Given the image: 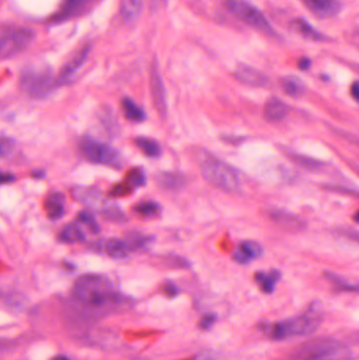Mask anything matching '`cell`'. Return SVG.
Masks as SVG:
<instances>
[{
	"instance_id": "obj_1",
	"label": "cell",
	"mask_w": 359,
	"mask_h": 360,
	"mask_svg": "<svg viewBox=\"0 0 359 360\" xmlns=\"http://www.w3.org/2000/svg\"><path fill=\"white\" fill-rule=\"evenodd\" d=\"M72 298L88 310H109L120 303V295L110 279L98 274L80 276L72 288Z\"/></svg>"
},
{
	"instance_id": "obj_2",
	"label": "cell",
	"mask_w": 359,
	"mask_h": 360,
	"mask_svg": "<svg viewBox=\"0 0 359 360\" xmlns=\"http://www.w3.org/2000/svg\"><path fill=\"white\" fill-rule=\"evenodd\" d=\"M322 321V313L316 303L311 305L302 315L274 323H262L259 329L274 341H282L294 336H304L315 332Z\"/></svg>"
},
{
	"instance_id": "obj_3",
	"label": "cell",
	"mask_w": 359,
	"mask_h": 360,
	"mask_svg": "<svg viewBox=\"0 0 359 360\" xmlns=\"http://www.w3.org/2000/svg\"><path fill=\"white\" fill-rule=\"evenodd\" d=\"M290 360H353L350 348L333 339H311L298 345Z\"/></svg>"
},
{
	"instance_id": "obj_4",
	"label": "cell",
	"mask_w": 359,
	"mask_h": 360,
	"mask_svg": "<svg viewBox=\"0 0 359 360\" xmlns=\"http://www.w3.org/2000/svg\"><path fill=\"white\" fill-rule=\"evenodd\" d=\"M199 167L205 180L217 189L228 193H236L241 189V179L237 172L212 154H201Z\"/></svg>"
},
{
	"instance_id": "obj_5",
	"label": "cell",
	"mask_w": 359,
	"mask_h": 360,
	"mask_svg": "<svg viewBox=\"0 0 359 360\" xmlns=\"http://www.w3.org/2000/svg\"><path fill=\"white\" fill-rule=\"evenodd\" d=\"M57 86V80H54L51 68L44 64L28 66L20 76V89L31 98H46Z\"/></svg>"
},
{
	"instance_id": "obj_6",
	"label": "cell",
	"mask_w": 359,
	"mask_h": 360,
	"mask_svg": "<svg viewBox=\"0 0 359 360\" xmlns=\"http://www.w3.org/2000/svg\"><path fill=\"white\" fill-rule=\"evenodd\" d=\"M228 11L249 27L261 32L265 35L275 37L276 32L269 20L258 8L246 0H225Z\"/></svg>"
},
{
	"instance_id": "obj_7",
	"label": "cell",
	"mask_w": 359,
	"mask_h": 360,
	"mask_svg": "<svg viewBox=\"0 0 359 360\" xmlns=\"http://www.w3.org/2000/svg\"><path fill=\"white\" fill-rule=\"evenodd\" d=\"M80 150L84 159L91 163L108 165L113 169H122L124 165V159L120 152L91 137H84L80 141Z\"/></svg>"
},
{
	"instance_id": "obj_8",
	"label": "cell",
	"mask_w": 359,
	"mask_h": 360,
	"mask_svg": "<svg viewBox=\"0 0 359 360\" xmlns=\"http://www.w3.org/2000/svg\"><path fill=\"white\" fill-rule=\"evenodd\" d=\"M35 38V32L29 28L15 26V24H3L1 29V57L3 60L14 57L21 53Z\"/></svg>"
},
{
	"instance_id": "obj_9",
	"label": "cell",
	"mask_w": 359,
	"mask_h": 360,
	"mask_svg": "<svg viewBox=\"0 0 359 360\" xmlns=\"http://www.w3.org/2000/svg\"><path fill=\"white\" fill-rule=\"evenodd\" d=\"M150 86L154 108L156 109L157 113L163 118H165L167 112L165 89L156 64H153L152 68H151Z\"/></svg>"
},
{
	"instance_id": "obj_10",
	"label": "cell",
	"mask_w": 359,
	"mask_h": 360,
	"mask_svg": "<svg viewBox=\"0 0 359 360\" xmlns=\"http://www.w3.org/2000/svg\"><path fill=\"white\" fill-rule=\"evenodd\" d=\"M302 5L314 15L320 18H331L342 11L340 0H300Z\"/></svg>"
},
{
	"instance_id": "obj_11",
	"label": "cell",
	"mask_w": 359,
	"mask_h": 360,
	"mask_svg": "<svg viewBox=\"0 0 359 360\" xmlns=\"http://www.w3.org/2000/svg\"><path fill=\"white\" fill-rule=\"evenodd\" d=\"M92 248L95 252L108 255L116 260L125 258L131 252L130 246L127 244L126 240H117V238L100 240V242H95Z\"/></svg>"
},
{
	"instance_id": "obj_12",
	"label": "cell",
	"mask_w": 359,
	"mask_h": 360,
	"mask_svg": "<svg viewBox=\"0 0 359 360\" xmlns=\"http://www.w3.org/2000/svg\"><path fill=\"white\" fill-rule=\"evenodd\" d=\"M234 77L238 82L250 87H265L269 82L264 73L245 64H239L236 66Z\"/></svg>"
},
{
	"instance_id": "obj_13",
	"label": "cell",
	"mask_w": 359,
	"mask_h": 360,
	"mask_svg": "<svg viewBox=\"0 0 359 360\" xmlns=\"http://www.w3.org/2000/svg\"><path fill=\"white\" fill-rule=\"evenodd\" d=\"M72 194L78 201L86 204L88 207L92 208L100 213L109 204V202L102 197V194L98 190L93 189V188L76 187L74 188Z\"/></svg>"
},
{
	"instance_id": "obj_14",
	"label": "cell",
	"mask_w": 359,
	"mask_h": 360,
	"mask_svg": "<svg viewBox=\"0 0 359 360\" xmlns=\"http://www.w3.org/2000/svg\"><path fill=\"white\" fill-rule=\"evenodd\" d=\"M90 52V44H86V46H82V48L78 51L77 53H76L73 57L71 58V60L64 64L57 78L58 86L66 84V82L70 80L71 77L73 76V75L84 66V62L88 60Z\"/></svg>"
},
{
	"instance_id": "obj_15",
	"label": "cell",
	"mask_w": 359,
	"mask_h": 360,
	"mask_svg": "<svg viewBox=\"0 0 359 360\" xmlns=\"http://www.w3.org/2000/svg\"><path fill=\"white\" fill-rule=\"evenodd\" d=\"M269 216L279 228L289 232H300L306 228V222L302 218L282 210H273L270 212Z\"/></svg>"
},
{
	"instance_id": "obj_16",
	"label": "cell",
	"mask_w": 359,
	"mask_h": 360,
	"mask_svg": "<svg viewBox=\"0 0 359 360\" xmlns=\"http://www.w3.org/2000/svg\"><path fill=\"white\" fill-rule=\"evenodd\" d=\"M264 254V249L258 242H241L235 252L233 253V260L241 264H249L252 260H257Z\"/></svg>"
},
{
	"instance_id": "obj_17",
	"label": "cell",
	"mask_w": 359,
	"mask_h": 360,
	"mask_svg": "<svg viewBox=\"0 0 359 360\" xmlns=\"http://www.w3.org/2000/svg\"><path fill=\"white\" fill-rule=\"evenodd\" d=\"M291 28L296 33L300 34L304 39L311 40L314 42H328L329 37L322 32L318 31L310 22L304 18H295L291 21Z\"/></svg>"
},
{
	"instance_id": "obj_18",
	"label": "cell",
	"mask_w": 359,
	"mask_h": 360,
	"mask_svg": "<svg viewBox=\"0 0 359 360\" xmlns=\"http://www.w3.org/2000/svg\"><path fill=\"white\" fill-rule=\"evenodd\" d=\"M44 209L50 219L57 220L64 214V195L60 192H52L44 200Z\"/></svg>"
},
{
	"instance_id": "obj_19",
	"label": "cell",
	"mask_w": 359,
	"mask_h": 360,
	"mask_svg": "<svg viewBox=\"0 0 359 360\" xmlns=\"http://www.w3.org/2000/svg\"><path fill=\"white\" fill-rule=\"evenodd\" d=\"M288 112H289L288 106L284 104V101L275 98V97L269 99L265 106L266 119L272 123L282 120L288 115Z\"/></svg>"
},
{
	"instance_id": "obj_20",
	"label": "cell",
	"mask_w": 359,
	"mask_h": 360,
	"mask_svg": "<svg viewBox=\"0 0 359 360\" xmlns=\"http://www.w3.org/2000/svg\"><path fill=\"white\" fill-rule=\"evenodd\" d=\"M156 183L167 190H178L185 185V177L178 172H160L157 174Z\"/></svg>"
},
{
	"instance_id": "obj_21",
	"label": "cell",
	"mask_w": 359,
	"mask_h": 360,
	"mask_svg": "<svg viewBox=\"0 0 359 360\" xmlns=\"http://www.w3.org/2000/svg\"><path fill=\"white\" fill-rule=\"evenodd\" d=\"M282 274L279 271L272 270L270 272H257L255 274V281L259 285L262 292L272 294L275 290L276 284L279 280Z\"/></svg>"
},
{
	"instance_id": "obj_22",
	"label": "cell",
	"mask_w": 359,
	"mask_h": 360,
	"mask_svg": "<svg viewBox=\"0 0 359 360\" xmlns=\"http://www.w3.org/2000/svg\"><path fill=\"white\" fill-rule=\"evenodd\" d=\"M58 240L64 244H76V242H84L86 236L77 224H70L60 231Z\"/></svg>"
},
{
	"instance_id": "obj_23",
	"label": "cell",
	"mask_w": 359,
	"mask_h": 360,
	"mask_svg": "<svg viewBox=\"0 0 359 360\" xmlns=\"http://www.w3.org/2000/svg\"><path fill=\"white\" fill-rule=\"evenodd\" d=\"M282 90L292 97H298L304 94V84L300 78L295 76H284L280 80Z\"/></svg>"
},
{
	"instance_id": "obj_24",
	"label": "cell",
	"mask_w": 359,
	"mask_h": 360,
	"mask_svg": "<svg viewBox=\"0 0 359 360\" xmlns=\"http://www.w3.org/2000/svg\"><path fill=\"white\" fill-rule=\"evenodd\" d=\"M122 105L125 116H126L129 120L140 123V121H143L145 118H146V115H145L142 109L137 106L136 102L133 101L132 99L126 97V98H124V100H122Z\"/></svg>"
},
{
	"instance_id": "obj_25",
	"label": "cell",
	"mask_w": 359,
	"mask_h": 360,
	"mask_svg": "<svg viewBox=\"0 0 359 360\" xmlns=\"http://www.w3.org/2000/svg\"><path fill=\"white\" fill-rule=\"evenodd\" d=\"M324 277L330 281L335 289L342 292H359V285H352L340 275L333 272H324Z\"/></svg>"
},
{
	"instance_id": "obj_26",
	"label": "cell",
	"mask_w": 359,
	"mask_h": 360,
	"mask_svg": "<svg viewBox=\"0 0 359 360\" xmlns=\"http://www.w3.org/2000/svg\"><path fill=\"white\" fill-rule=\"evenodd\" d=\"M135 143L142 153L146 154L147 156L156 159L160 155V147L153 139L147 138V137H137L135 139Z\"/></svg>"
},
{
	"instance_id": "obj_27",
	"label": "cell",
	"mask_w": 359,
	"mask_h": 360,
	"mask_svg": "<svg viewBox=\"0 0 359 360\" xmlns=\"http://www.w3.org/2000/svg\"><path fill=\"white\" fill-rule=\"evenodd\" d=\"M141 7V0H125L122 8V17L126 21H134L140 14Z\"/></svg>"
},
{
	"instance_id": "obj_28",
	"label": "cell",
	"mask_w": 359,
	"mask_h": 360,
	"mask_svg": "<svg viewBox=\"0 0 359 360\" xmlns=\"http://www.w3.org/2000/svg\"><path fill=\"white\" fill-rule=\"evenodd\" d=\"M126 181L133 188L143 187L146 185V173L140 168H134L127 174Z\"/></svg>"
},
{
	"instance_id": "obj_29",
	"label": "cell",
	"mask_w": 359,
	"mask_h": 360,
	"mask_svg": "<svg viewBox=\"0 0 359 360\" xmlns=\"http://www.w3.org/2000/svg\"><path fill=\"white\" fill-rule=\"evenodd\" d=\"M102 216L106 218L107 220H111V222H125L126 220V215L120 208L115 204H109L104 211L102 212Z\"/></svg>"
},
{
	"instance_id": "obj_30",
	"label": "cell",
	"mask_w": 359,
	"mask_h": 360,
	"mask_svg": "<svg viewBox=\"0 0 359 360\" xmlns=\"http://www.w3.org/2000/svg\"><path fill=\"white\" fill-rule=\"evenodd\" d=\"M133 210L139 215L154 216L160 212V206L154 201H145L136 204Z\"/></svg>"
},
{
	"instance_id": "obj_31",
	"label": "cell",
	"mask_w": 359,
	"mask_h": 360,
	"mask_svg": "<svg viewBox=\"0 0 359 360\" xmlns=\"http://www.w3.org/2000/svg\"><path fill=\"white\" fill-rule=\"evenodd\" d=\"M290 159H293L295 163H297L302 167L306 168V169L315 170L322 167V163H320V161L310 159V157L302 156L300 154L290 153Z\"/></svg>"
},
{
	"instance_id": "obj_32",
	"label": "cell",
	"mask_w": 359,
	"mask_h": 360,
	"mask_svg": "<svg viewBox=\"0 0 359 360\" xmlns=\"http://www.w3.org/2000/svg\"><path fill=\"white\" fill-rule=\"evenodd\" d=\"M78 220L89 226L91 232L94 234L100 233V226L95 219L94 215L88 211H82L78 214Z\"/></svg>"
},
{
	"instance_id": "obj_33",
	"label": "cell",
	"mask_w": 359,
	"mask_h": 360,
	"mask_svg": "<svg viewBox=\"0 0 359 360\" xmlns=\"http://www.w3.org/2000/svg\"><path fill=\"white\" fill-rule=\"evenodd\" d=\"M151 238L147 237V236L141 235L139 233H131L129 234L128 238H127V244L130 246L131 251L133 249H138L142 248V246H146L149 242H150Z\"/></svg>"
},
{
	"instance_id": "obj_34",
	"label": "cell",
	"mask_w": 359,
	"mask_h": 360,
	"mask_svg": "<svg viewBox=\"0 0 359 360\" xmlns=\"http://www.w3.org/2000/svg\"><path fill=\"white\" fill-rule=\"evenodd\" d=\"M84 1L86 0H66L62 16H68L71 15V14L76 13L84 5Z\"/></svg>"
},
{
	"instance_id": "obj_35",
	"label": "cell",
	"mask_w": 359,
	"mask_h": 360,
	"mask_svg": "<svg viewBox=\"0 0 359 360\" xmlns=\"http://www.w3.org/2000/svg\"><path fill=\"white\" fill-rule=\"evenodd\" d=\"M14 147H15V143H14L13 139L5 136V135L1 136V143H0V154H1V156H8L13 151Z\"/></svg>"
},
{
	"instance_id": "obj_36",
	"label": "cell",
	"mask_w": 359,
	"mask_h": 360,
	"mask_svg": "<svg viewBox=\"0 0 359 360\" xmlns=\"http://www.w3.org/2000/svg\"><path fill=\"white\" fill-rule=\"evenodd\" d=\"M132 190V186L129 185L126 181L125 183H118V185L115 186L110 194L111 196H114V197H122V196L129 195Z\"/></svg>"
},
{
	"instance_id": "obj_37",
	"label": "cell",
	"mask_w": 359,
	"mask_h": 360,
	"mask_svg": "<svg viewBox=\"0 0 359 360\" xmlns=\"http://www.w3.org/2000/svg\"><path fill=\"white\" fill-rule=\"evenodd\" d=\"M217 317L215 314H207L201 319L199 321V327L201 330H208L212 327V325L217 321Z\"/></svg>"
},
{
	"instance_id": "obj_38",
	"label": "cell",
	"mask_w": 359,
	"mask_h": 360,
	"mask_svg": "<svg viewBox=\"0 0 359 360\" xmlns=\"http://www.w3.org/2000/svg\"><path fill=\"white\" fill-rule=\"evenodd\" d=\"M163 292L169 297H175L178 294V290L172 282H167V284L163 285Z\"/></svg>"
},
{
	"instance_id": "obj_39",
	"label": "cell",
	"mask_w": 359,
	"mask_h": 360,
	"mask_svg": "<svg viewBox=\"0 0 359 360\" xmlns=\"http://www.w3.org/2000/svg\"><path fill=\"white\" fill-rule=\"evenodd\" d=\"M351 96L359 102V80L353 82L352 86L350 88Z\"/></svg>"
},
{
	"instance_id": "obj_40",
	"label": "cell",
	"mask_w": 359,
	"mask_h": 360,
	"mask_svg": "<svg viewBox=\"0 0 359 360\" xmlns=\"http://www.w3.org/2000/svg\"><path fill=\"white\" fill-rule=\"evenodd\" d=\"M331 190L335 192H340V193L350 194V195L358 196L359 197V192L354 191V190L348 189V188L331 187Z\"/></svg>"
},
{
	"instance_id": "obj_41",
	"label": "cell",
	"mask_w": 359,
	"mask_h": 360,
	"mask_svg": "<svg viewBox=\"0 0 359 360\" xmlns=\"http://www.w3.org/2000/svg\"><path fill=\"white\" fill-rule=\"evenodd\" d=\"M311 64H312V62H311L310 58L302 57L298 62V68L302 71H306L311 68Z\"/></svg>"
},
{
	"instance_id": "obj_42",
	"label": "cell",
	"mask_w": 359,
	"mask_h": 360,
	"mask_svg": "<svg viewBox=\"0 0 359 360\" xmlns=\"http://www.w3.org/2000/svg\"><path fill=\"white\" fill-rule=\"evenodd\" d=\"M342 234L350 238V240H355V242H359V233L355 232L354 230H344Z\"/></svg>"
},
{
	"instance_id": "obj_43",
	"label": "cell",
	"mask_w": 359,
	"mask_h": 360,
	"mask_svg": "<svg viewBox=\"0 0 359 360\" xmlns=\"http://www.w3.org/2000/svg\"><path fill=\"white\" fill-rule=\"evenodd\" d=\"M15 180V176L11 173H3L1 174V183H11Z\"/></svg>"
},
{
	"instance_id": "obj_44",
	"label": "cell",
	"mask_w": 359,
	"mask_h": 360,
	"mask_svg": "<svg viewBox=\"0 0 359 360\" xmlns=\"http://www.w3.org/2000/svg\"><path fill=\"white\" fill-rule=\"evenodd\" d=\"M64 267L66 269V270L73 271L75 269V266L73 264H71V262H64Z\"/></svg>"
},
{
	"instance_id": "obj_45",
	"label": "cell",
	"mask_w": 359,
	"mask_h": 360,
	"mask_svg": "<svg viewBox=\"0 0 359 360\" xmlns=\"http://www.w3.org/2000/svg\"><path fill=\"white\" fill-rule=\"evenodd\" d=\"M52 360H70V359H68V358L66 357V356L59 355V356H56V357H54L53 359H52Z\"/></svg>"
},
{
	"instance_id": "obj_46",
	"label": "cell",
	"mask_w": 359,
	"mask_h": 360,
	"mask_svg": "<svg viewBox=\"0 0 359 360\" xmlns=\"http://www.w3.org/2000/svg\"><path fill=\"white\" fill-rule=\"evenodd\" d=\"M33 176L35 178H40L42 177V176H44V173H42V172H39V173H37V172H34Z\"/></svg>"
},
{
	"instance_id": "obj_47",
	"label": "cell",
	"mask_w": 359,
	"mask_h": 360,
	"mask_svg": "<svg viewBox=\"0 0 359 360\" xmlns=\"http://www.w3.org/2000/svg\"><path fill=\"white\" fill-rule=\"evenodd\" d=\"M354 220H355V222H358V224H359V211L357 212L356 214H355Z\"/></svg>"
},
{
	"instance_id": "obj_48",
	"label": "cell",
	"mask_w": 359,
	"mask_h": 360,
	"mask_svg": "<svg viewBox=\"0 0 359 360\" xmlns=\"http://www.w3.org/2000/svg\"><path fill=\"white\" fill-rule=\"evenodd\" d=\"M355 343H359V332L354 336Z\"/></svg>"
}]
</instances>
